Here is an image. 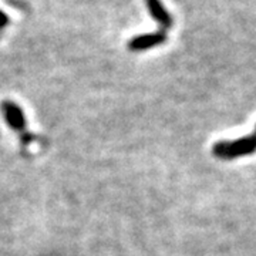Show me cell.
I'll return each mask as SVG.
<instances>
[{
    "instance_id": "1",
    "label": "cell",
    "mask_w": 256,
    "mask_h": 256,
    "mask_svg": "<svg viewBox=\"0 0 256 256\" xmlns=\"http://www.w3.org/2000/svg\"><path fill=\"white\" fill-rule=\"evenodd\" d=\"M256 152V132L234 141H218L212 146V154L220 160H236Z\"/></svg>"
},
{
    "instance_id": "6",
    "label": "cell",
    "mask_w": 256,
    "mask_h": 256,
    "mask_svg": "<svg viewBox=\"0 0 256 256\" xmlns=\"http://www.w3.org/2000/svg\"><path fill=\"white\" fill-rule=\"evenodd\" d=\"M255 131H256V126H255Z\"/></svg>"
},
{
    "instance_id": "2",
    "label": "cell",
    "mask_w": 256,
    "mask_h": 256,
    "mask_svg": "<svg viewBox=\"0 0 256 256\" xmlns=\"http://www.w3.org/2000/svg\"><path fill=\"white\" fill-rule=\"evenodd\" d=\"M0 112L4 122L13 131H23L26 128V116L18 102L12 100H3L0 102Z\"/></svg>"
},
{
    "instance_id": "3",
    "label": "cell",
    "mask_w": 256,
    "mask_h": 256,
    "mask_svg": "<svg viewBox=\"0 0 256 256\" xmlns=\"http://www.w3.org/2000/svg\"><path fill=\"white\" fill-rule=\"evenodd\" d=\"M168 36L164 30H160V32H154V33H146V34H138V36L132 37L128 40V50L130 52H146L148 48H152V47L161 46L166 43Z\"/></svg>"
},
{
    "instance_id": "5",
    "label": "cell",
    "mask_w": 256,
    "mask_h": 256,
    "mask_svg": "<svg viewBox=\"0 0 256 256\" xmlns=\"http://www.w3.org/2000/svg\"><path fill=\"white\" fill-rule=\"evenodd\" d=\"M10 24V18L8 16V13H4L3 10L0 9V28H8Z\"/></svg>"
},
{
    "instance_id": "4",
    "label": "cell",
    "mask_w": 256,
    "mask_h": 256,
    "mask_svg": "<svg viewBox=\"0 0 256 256\" xmlns=\"http://www.w3.org/2000/svg\"><path fill=\"white\" fill-rule=\"evenodd\" d=\"M146 6L148 9V13L151 18L160 24V28L162 30H170L174 24V18L171 16V13L166 10L164 3L161 0H146Z\"/></svg>"
}]
</instances>
